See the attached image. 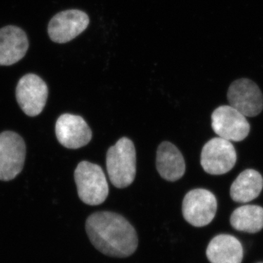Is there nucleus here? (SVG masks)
Listing matches in <instances>:
<instances>
[{"mask_svg":"<svg viewBox=\"0 0 263 263\" xmlns=\"http://www.w3.org/2000/svg\"><path fill=\"white\" fill-rule=\"evenodd\" d=\"M86 231L95 248L109 257L125 258L138 248L136 229L117 213H94L86 219Z\"/></svg>","mask_w":263,"mask_h":263,"instance_id":"nucleus-1","label":"nucleus"},{"mask_svg":"<svg viewBox=\"0 0 263 263\" xmlns=\"http://www.w3.org/2000/svg\"><path fill=\"white\" fill-rule=\"evenodd\" d=\"M108 177L117 188L129 186L136 178V152L129 138H121L109 148L106 155Z\"/></svg>","mask_w":263,"mask_h":263,"instance_id":"nucleus-2","label":"nucleus"},{"mask_svg":"<svg viewBox=\"0 0 263 263\" xmlns=\"http://www.w3.org/2000/svg\"><path fill=\"white\" fill-rule=\"evenodd\" d=\"M75 181L81 201L98 205L105 201L109 193L108 183L101 167L87 161L78 164Z\"/></svg>","mask_w":263,"mask_h":263,"instance_id":"nucleus-3","label":"nucleus"},{"mask_svg":"<svg viewBox=\"0 0 263 263\" xmlns=\"http://www.w3.org/2000/svg\"><path fill=\"white\" fill-rule=\"evenodd\" d=\"M217 200L215 195L205 189L189 192L182 202V214L189 224L202 228L210 224L215 217Z\"/></svg>","mask_w":263,"mask_h":263,"instance_id":"nucleus-4","label":"nucleus"},{"mask_svg":"<svg viewBox=\"0 0 263 263\" xmlns=\"http://www.w3.org/2000/svg\"><path fill=\"white\" fill-rule=\"evenodd\" d=\"M26 146L23 138L12 131L0 134V180L10 181L24 167Z\"/></svg>","mask_w":263,"mask_h":263,"instance_id":"nucleus-5","label":"nucleus"},{"mask_svg":"<svg viewBox=\"0 0 263 263\" xmlns=\"http://www.w3.org/2000/svg\"><path fill=\"white\" fill-rule=\"evenodd\" d=\"M236 152L230 141L214 138L205 143L200 156L202 168L211 175L226 174L236 163Z\"/></svg>","mask_w":263,"mask_h":263,"instance_id":"nucleus-6","label":"nucleus"},{"mask_svg":"<svg viewBox=\"0 0 263 263\" xmlns=\"http://www.w3.org/2000/svg\"><path fill=\"white\" fill-rule=\"evenodd\" d=\"M230 106L246 117H257L263 109V95L254 81L240 79L230 84L228 91Z\"/></svg>","mask_w":263,"mask_h":263,"instance_id":"nucleus-7","label":"nucleus"},{"mask_svg":"<svg viewBox=\"0 0 263 263\" xmlns=\"http://www.w3.org/2000/svg\"><path fill=\"white\" fill-rule=\"evenodd\" d=\"M213 129L227 141H243L250 132V124L245 115L230 105H221L213 112Z\"/></svg>","mask_w":263,"mask_h":263,"instance_id":"nucleus-8","label":"nucleus"},{"mask_svg":"<svg viewBox=\"0 0 263 263\" xmlns=\"http://www.w3.org/2000/svg\"><path fill=\"white\" fill-rule=\"evenodd\" d=\"M48 95L47 85L35 74L23 76L17 85V102L29 117H36L41 114L47 102Z\"/></svg>","mask_w":263,"mask_h":263,"instance_id":"nucleus-9","label":"nucleus"},{"mask_svg":"<svg viewBox=\"0 0 263 263\" xmlns=\"http://www.w3.org/2000/svg\"><path fill=\"white\" fill-rule=\"evenodd\" d=\"M89 24V18L84 12L68 10L54 15L48 24V35L52 41L66 43L84 32Z\"/></svg>","mask_w":263,"mask_h":263,"instance_id":"nucleus-10","label":"nucleus"},{"mask_svg":"<svg viewBox=\"0 0 263 263\" xmlns=\"http://www.w3.org/2000/svg\"><path fill=\"white\" fill-rule=\"evenodd\" d=\"M55 131L59 142L70 149L86 146L92 138V133L86 121L79 116L70 114L59 117Z\"/></svg>","mask_w":263,"mask_h":263,"instance_id":"nucleus-11","label":"nucleus"},{"mask_svg":"<svg viewBox=\"0 0 263 263\" xmlns=\"http://www.w3.org/2000/svg\"><path fill=\"white\" fill-rule=\"evenodd\" d=\"M29 41L25 32L16 26L0 29V66L14 65L28 51Z\"/></svg>","mask_w":263,"mask_h":263,"instance_id":"nucleus-12","label":"nucleus"},{"mask_svg":"<svg viewBox=\"0 0 263 263\" xmlns=\"http://www.w3.org/2000/svg\"><path fill=\"white\" fill-rule=\"evenodd\" d=\"M156 164L162 178L169 181L181 179L186 171V164L181 152L167 141L162 142L159 146Z\"/></svg>","mask_w":263,"mask_h":263,"instance_id":"nucleus-13","label":"nucleus"},{"mask_svg":"<svg viewBox=\"0 0 263 263\" xmlns=\"http://www.w3.org/2000/svg\"><path fill=\"white\" fill-rule=\"evenodd\" d=\"M206 256L211 263H241L243 247L233 235H218L208 246Z\"/></svg>","mask_w":263,"mask_h":263,"instance_id":"nucleus-14","label":"nucleus"},{"mask_svg":"<svg viewBox=\"0 0 263 263\" xmlns=\"http://www.w3.org/2000/svg\"><path fill=\"white\" fill-rule=\"evenodd\" d=\"M262 188L263 179L258 171L245 170L232 183L230 197L235 202L246 203L257 198Z\"/></svg>","mask_w":263,"mask_h":263,"instance_id":"nucleus-15","label":"nucleus"},{"mask_svg":"<svg viewBox=\"0 0 263 263\" xmlns=\"http://www.w3.org/2000/svg\"><path fill=\"white\" fill-rule=\"evenodd\" d=\"M230 224L238 231L258 233L263 228V208L259 205H242L230 216Z\"/></svg>","mask_w":263,"mask_h":263,"instance_id":"nucleus-16","label":"nucleus"},{"mask_svg":"<svg viewBox=\"0 0 263 263\" xmlns=\"http://www.w3.org/2000/svg\"><path fill=\"white\" fill-rule=\"evenodd\" d=\"M258 263H263V262H258Z\"/></svg>","mask_w":263,"mask_h":263,"instance_id":"nucleus-17","label":"nucleus"}]
</instances>
